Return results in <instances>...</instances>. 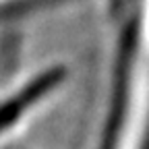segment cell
<instances>
[{"instance_id": "6da1fadb", "label": "cell", "mask_w": 149, "mask_h": 149, "mask_svg": "<svg viewBox=\"0 0 149 149\" xmlns=\"http://www.w3.org/2000/svg\"><path fill=\"white\" fill-rule=\"evenodd\" d=\"M102 149H149V0H128Z\"/></svg>"}, {"instance_id": "7a4b0ae2", "label": "cell", "mask_w": 149, "mask_h": 149, "mask_svg": "<svg viewBox=\"0 0 149 149\" xmlns=\"http://www.w3.org/2000/svg\"><path fill=\"white\" fill-rule=\"evenodd\" d=\"M60 81V72L56 70H48L46 74L37 77L35 81H31V85H27L25 89H21L13 95L8 102L0 104V135L2 130H6L10 124H15L25 110H29L31 106H35L40 102V97H44L48 91H52Z\"/></svg>"}]
</instances>
